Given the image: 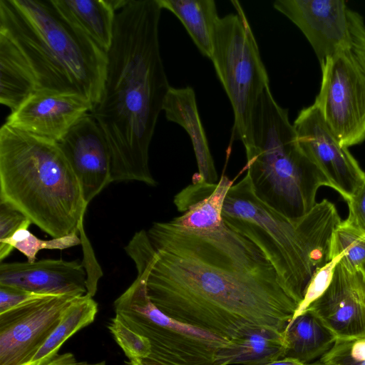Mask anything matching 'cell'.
I'll return each mask as SVG.
<instances>
[{
  "instance_id": "28",
  "label": "cell",
  "mask_w": 365,
  "mask_h": 365,
  "mask_svg": "<svg viewBox=\"0 0 365 365\" xmlns=\"http://www.w3.org/2000/svg\"><path fill=\"white\" fill-rule=\"evenodd\" d=\"M324 365H365V336L336 339L319 359Z\"/></svg>"
},
{
  "instance_id": "31",
  "label": "cell",
  "mask_w": 365,
  "mask_h": 365,
  "mask_svg": "<svg viewBox=\"0 0 365 365\" xmlns=\"http://www.w3.org/2000/svg\"><path fill=\"white\" fill-rule=\"evenodd\" d=\"M349 19L352 38V51L365 72V23L358 12L349 9Z\"/></svg>"
},
{
  "instance_id": "19",
  "label": "cell",
  "mask_w": 365,
  "mask_h": 365,
  "mask_svg": "<svg viewBox=\"0 0 365 365\" xmlns=\"http://www.w3.org/2000/svg\"><path fill=\"white\" fill-rule=\"evenodd\" d=\"M60 13L106 53L113 38L116 10L110 0H52Z\"/></svg>"
},
{
  "instance_id": "32",
  "label": "cell",
  "mask_w": 365,
  "mask_h": 365,
  "mask_svg": "<svg viewBox=\"0 0 365 365\" xmlns=\"http://www.w3.org/2000/svg\"><path fill=\"white\" fill-rule=\"evenodd\" d=\"M27 220L17 209L0 202V241L11 237Z\"/></svg>"
},
{
  "instance_id": "30",
  "label": "cell",
  "mask_w": 365,
  "mask_h": 365,
  "mask_svg": "<svg viewBox=\"0 0 365 365\" xmlns=\"http://www.w3.org/2000/svg\"><path fill=\"white\" fill-rule=\"evenodd\" d=\"M346 201L349 216L345 221L365 235V180Z\"/></svg>"
},
{
  "instance_id": "22",
  "label": "cell",
  "mask_w": 365,
  "mask_h": 365,
  "mask_svg": "<svg viewBox=\"0 0 365 365\" xmlns=\"http://www.w3.org/2000/svg\"><path fill=\"white\" fill-rule=\"evenodd\" d=\"M0 103L14 111L36 92V86L14 45L0 34Z\"/></svg>"
},
{
  "instance_id": "16",
  "label": "cell",
  "mask_w": 365,
  "mask_h": 365,
  "mask_svg": "<svg viewBox=\"0 0 365 365\" xmlns=\"http://www.w3.org/2000/svg\"><path fill=\"white\" fill-rule=\"evenodd\" d=\"M0 286L41 295L81 297L87 293V273L83 265L77 261L1 262Z\"/></svg>"
},
{
  "instance_id": "34",
  "label": "cell",
  "mask_w": 365,
  "mask_h": 365,
  "mask_svg": "<svg viewBox=\"0 0 365 365\" xmlns=\"http://www.w3.org/2000/svg\"><path fill=\"white\" fill-rule=\"evenodd\" d=\"M41 365H106L105 361L96 363H88L79 361L71 352H66L63 354H58L48 362Z\"/></svg>"
},
{
  "instance_id": "2",
  "label": "cell",
  "mask_w": 365,
  "mask_h": 365,
  "mask_svg": "<svg viewBox=\"0 0 365 365\" xmlns=\"http://www.w3.org/2000/svg\"><path fill=\"white\" fill-rule=\"evenodd\" d=\"M161 11L158 0H128L115 16L103 91L91 113L109 148L112 182L157 184L149 147L171 87L160 52Z\"/></svg>"
},
{
  "instance_id": "26",
  "label": "cell",
  "mask_w": 365,
  "mask_h": 365,
  "mask_svg": "<svg viewBox=\"0 0 365 365\" xmlns=\"http://www.w3.org/2000/svg\"><path fill=\"white\" fill-rule=\"evenodd\" d=\"M339 255L349 271H361L365 264V235L345 220L334 230L330 242V261Z\"/></svg>"
},
{
  "instance_id": "8",
  "label": "cell",
  "mask_w": 365,
  "mask_h": 365,
  "mask_svg": "<svg viewBox=\"0 0 365 365\" xmlns=\"http://www.w3.org/2000/svg\"><path fill=\"white\" fill-rule=\"evenodd\" d=\"M231 3L236 12L219 18L210 60L233 109L232 137L243 143L254 106L269 79L242 6L238 1Z\"/></svg>"
},
{
  "instance_id": "12",
  "label": "cell",
  "mask_w": 365,
  "mask_h": 365,
  "mask_svg": "<svg viewBox=\"0 0 365 365\" xmlns=\"http://www.w3.org/2000/svg\"><path fill=\"white\" fill-rule=\"evenodd\" d=\"M274 8L303 33L319 63L352 48L349 8L341 0H277Z\"/></svg>"
},
{
  "instance_id": "7",
  "label": "cell",
  "mask_w": 365,
  "mask_h": 365,
  "mask_svg": "<svg viewBox=\"0 0 365 365\" xmlns=\"http://www.w3.org/2000/svg\"><path fill=\"white\" fill-rule=\"evenodd\" d=\"M114 309L118 319L151 344L150 356L138 360L140 365H222L219 356L230 340L162 312L150 299L143 274L115 299Z\"/></svg>"
},
{
  "instance_id": "36",
  "label": "cell",
  "mask_w": 365,
  "mask_h": 365,
  "mask_svg": "<svg viewBox=\"0 0 365 365\" xmlns=\"http://www.w3.org/2000/svg\"><path fill=\"white\" fill-rule=\"evenodd\" d=\"M307 365H324V364H322L321 361H319V360H317L316 361H314L312 363L308 364Z\"/></svg>"
},
{
  "instance_id": "14",
  "label": "cell",
  "mask_w": 365,
  "mask_h": 365,
  "mask_svg": "<svg viewBox=\"0 0 365 365\" xmlns=\"http://www.w3.org/2000/svg\"><path fill=\"white\" fill-rule=\"evenodd\" d=\"M57 144L77 176L88 205L112 182L110 150L101 127L88 113Z\"/></svg>"
},
{
  "instance_id": "10",
  "label": "cell",
  "mask_w": 365,
  "mask_h": 365,
  "mask_svg": "<svg viewBox=\"0 0 365 365\" xmlns=\"http://www.w3.org/2000/svg\"><path fill=\"white\" fill-rule=\"evenodd\" d=\"M78 297L43 296L0 313V365H29Z\"/></svg>"
},
{
  "instance_id": "27",
  "label": "cell",
  "mask_w": 365,
  "mask_h": 365,
  "mask_svg": "<svg viewBox=\"0 0 365 365\" xmlns=\"http://www.w3.org/2000/svg\"><path fill=\"white\" fill-rule=\"evenodd\" d=\"M108 327L129 360H143L150 356L151 344L148 339L132 330L116 317L111 319Z\"/></svg>"
},
{
  "instance_id": "4",
  "label": "cell",
  "mask_w": 365,
  "mask_h": 365,
  "mask_svg": "<svg viewBox=\"0 0 365 365\" xmlns=\"http://www.w3.org/2000/svg\"><path fill=\"white\" fill-rule=\"evenodd\" d=\"M222 220L260 250L298 305L314 273L330 261L332 234L341 222L327 199L301 217L278 212L257 197L247 173L230 188Z\"/></svg>"
},
{
  "instance_id": "23",
  "label": "cell",
  "mask_w": 365,
  "mask_h": 365,
  "mask_svg": "<svg viewBox=\"0 0 365 365\" xmlns=\"http://www.w3.org/2000/svg\"><path fill=\"white\" fill-rule=\"evenodd\" d=\"M97 312L98 304L92 297L85 294L76 298L29 365H41L57 356L67 339L93 322Z\"/></svg>"
},
{
  "instance_id": "13",
  "label": "cell",
  "mask_w": 365,
  "mask_h": 365,
  "mask_svg": "<svg viewBox=\"0 0 365 365\" xmlns=\"http://www.w3.org/2000/svg\"><path fill=\"white\" fill-rule=\"evenodd\" d=\"M93 109L83 97L48 90L31 94L11 112L6 123L38 138L58 143Z\"/></svg>"
},
{
  "instance_id": "33",
  "label": "cell",
  "mask_w": 365,
  "mask_h": 365,
  "mask_svg": "<svg viewBox=\"0 0 365 365\" xmlns=\"http://www.w3.org/2000/svg\"><path fill=\"white\" fill-rule=\"evenodd\" d=\"M43 296L8 286H0V313Z\"/></svg>"
},
{
  "instance_id": "20",
  "label": "cell",
  "mask_w": 365,
  "mask_h": 365,
  "mask_svg": "<svg viewBox=\"0 0 365 365\" xmlns=\"http://www.w3.org/2000/svg\"><path fill=\"white\" fill-rule=\"evenodd\" d=\"M284 331L255 328L230 340L220 351L222 365H259L284 358Z\"/></svg>"
},
{
  "instance_id": "6",
  "label": "cell",
  "mask_w": 365,
  "mask_h": 365,
  "mask_svg": "<svg viewBox=\"0 0 365 365\" xmlns=\"http://www.w3.org/2000/svg\"><path fill=\"white\" fill-rule=\"evenodd\" d=\"M243 145L247 163L240 173L247 170L257 197L287 217L307 214L319 188L330 187L301 148L288 110L277 103L269 86L254 106Z\"/></svg>"
},
{
  "instance_id": "29",
  "label": "cell",
  "mask_w": 365,
  "mask_h": 365,
  "mask_svg": "<svg viewBox=\"0 0 365 365\" xmlns=\"http://www.w3.org/2000/svg\"><path fill=\"white\" fill-rule=\"evenodd\" d=\"M341 256H338L319 268L312 277L302 302L299 304L292 319H294L304 312L329 287L337 263Z\"/></svg>"
},
{
  "instance_id": "25",
  "label": "cell",
  "mask_w": 365,
  "mask_h": 365,
  "mask_svg": "<svg viewBox=\"0 0 365 365\" xmlns=\"http://www.w3.org/2000/svg\"><path fill=\"white\" fill-rule=\"evenodd\" d=\"M32 222L27 220L14 235L4 240L0 241V260L2 262L14 249L18 250L33 262L36 260V255L42 250H65L81 244V238L76 232L71 233L61 237L48 240L38 238L29 230Z\"/></svg>"
},
{
  "instance_id": "17",
  "label": "cell",
  "mask_w": 365,
  "mask_h": 365,
  "mask_svg": "<svg viewBox=\"0 0 365 365\" xmlns=\"http://www.w3.org/2000/svg\"><path fill=\"white\" fill-rule=\"evenodd\" d=\"M163 110L166 118L182 127L193 146L198 173L193 176L214 184L218 180L208 141L199 115L195 93L192 88L170 87L165 98Z\"/></svg>"
},
{
  "instance_id": "21",
  "label": "cell",
  "mask_w": 365,
  "mask_h": 365,
  "mask_svg": "<svg viewBox=\"0 0 365 365\" xmlns=\"http://www.w3.org/2000/svg\"><path fill=\"white\" fill-rule=\"evenodd\" d=\"M160 7L173 13L182 24L194 43L211 59L216 24L219 19L213 0H158Z\"/></svg>"
},
{
  "instance_id": "18",
  "label": "cell",
  "mask_w": 365,
  "mask_h": 365,
  "mask_svg": "<svg viewBox=\"0 0 365 365\" xmlns=\"http://www.w3.org/2000/svg\"><path fill=\"white\" fill-rule=\"evenodd\" d=\"M284 358L308 364L322 358L334 344L336 336L310 310L295 317L284 331Z\"/></svg>"
},
{
  "instance_id": "24",
  "label": "cell",
  "mask_w": 365,
  "mask_h": 365,
  "mask_svg": "<svg viewBox=\"0 0 365 365\" xmlns=\"http://www.w3.org/2000/svg\"><path fill=\"white\" fill-rule=\"evenodd\" d=\"M235 179L230 180L222 175L219 181L208 187L182 215L170 222L176 226L197 231L220 227L224 224L222 210L225 201L230 188L234 185Z\"/></svg>"
},
{
  "instance_id": "11",
  "label": "cell",
  "mask_w": 365,
  "mask_h": 365,
  "mask_svg": "<svg viewBox=\"0 0 365 365\" xmlns=\"http://www.w3.org/2000/svg\"><path fill=\"white\" fill-rule=\"evenodd\" d=\"M299 143L327 180L346 200L365 180V173L349 149L339 144L312 104L302 108L294 123Z\"/></svg>"
},
{
  "instance_id": "37",
  "label": "cell",
  "mask_w": 365,
  "mask_h": 365,
  "mask_svg": "<svg viewBox=\"0 0 365 365\" xmlns=\"http://www.w3.org/2000/svg\"><path fill=\"white\" fill-rule=\"evenodd\" d=\"M361 273H362V275H363V279H364V284H365V264L362 267V269H361Z\"/></svg>"
},
{
  "instance_id": "3",
  "label": "cell",
  "mask_w": 365,
  "mask_h": 365,
  "mask_svg": "<svg viewBox=\"0 0 365 365\" xmlns=\"http://www.w3.org/2000/svg\"><path fill=\"white\" fill-rule=\"evenodd\" d=\"M0 34L21 54L36 91L76 93L93 108L100 102L107 53L52 0H0Z\"/></svg>"
},
{
  "instance_id": "9",
  "label": "cell",
  "mask_w": 365,
  "mask_h": 365,
  "mask_svg": "<svg viewBox=\"0 0 365 365\" xmlns=\"http://www.w3.org/2000/svg\"><path fill=\"white\" fill-rule=\"evenodd\" d=\"M321 86L313 105L345 148L365 140V72L351 49L319 63Z\"/></svg>"
},
{
  "instance_id": "15",
  "label": "cell",
  "mask_w": 365,
  "mask_h": 365,
  "mask_svg": "<svg viewBox=\"0 0 365 365\" xmlns=\"http://www.w3.org/2000/svg\"><path fill=\"white\" fill-rule=\"evenodd\" d=\"M307 309L336 339L364 337L365 284L361 272H351L339 261L329 287Z\"/></svg>"
},
{
  "instance_id": "1",
  "label": "cell",
  "mask_w": 365,
  "mask_h": 365,
  "mask_svg": "<svg viewBox=\"0 0 365 365\" xmlns=\"http://www.w3.org/2000/svg\"><path fill=\"white\" fill-rule=\"evenodd\" d=\"M125 250L162 312L228 340L255 328L284 331L298 307L260 250L225 223L197 231L156 222Z\"/></svg>"
},
{
  "instance_id": "5",
  "label": "cell",
  "mask_w": 365,
  "mask_h": 365,
  "mask_svg": "<svg viewBox=\"0 0 365 365\" xmlns=\"http://www.w3.org/2000/svg\"><path fill=\"white\" fill-rule=\"evenodd\" d=\"M0 202L53 238L84 230L88 205L57 143L6 123L0 129Z\"/></svg>"
},
{
  "instance_id": "35",
  "label": "cell",
  "mask_w": 365,
  "mask_h": 365,
  "mask_svg": "<svg viewBox=\"0 0 365 365\" xmlns=\"http://www.w3.org/2000/svg\"><path fill=\"white\" fill-rule=\"evenodd\" d=\"M259 365H307L302 364L297 360L289 359V358H283L281 359L275 360L271 362L259 364Z\"/></svg>"
}]
</instances>
